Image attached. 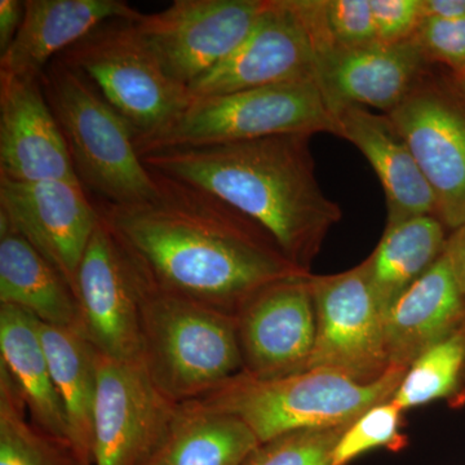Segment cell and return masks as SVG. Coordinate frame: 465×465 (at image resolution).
I'll return each mask as SVG.
<instances>
[{
  "label": "cell",
  "instance_id": "d6986e66",
  "mask_svg": "<svg viewBox=\"0 0 465 465\" xmlns=\"http://www.w3.org/2000/svg\"><path fill=\"white\" fill-rule=\"evenodd\" d=\"M142 15L124 0H26L23 25L0 54V74L41 78L52 60L101 24Z\"/></svg>",
  "mask_w": 465,
  "mask_h": 465
},
{
  "label": "cell",
  "instance_id": "603a6c76",
  "mask_svg": "<svg viewBox=\"0 0 465 465\" xmlns=\"http://www.w3.org/2000/svg\"><path fill=\"white\" fill-rule=\"evenodd\" d=\"M52 378L65 414L70 448L85 463L94 465V424L96 407L97 356L76 329L39 322Z\"/></svg>",
  "mask_w": 465,
  "mask_h": 465
},
{
  "label": "cell",
  "instance_id": "e0dca14e",
  "mask_svg": "<svg viewBox=\"0 0 465 465\" xmlns=\"http://www.w3.org/2000/svg\"><path fill=\"white\" fill-rule=\"evenodd\" d=\"M432 72L414 39L397 45L374 42L316 57V79L327 106L351 104L387 115Z\"/></svg>",
  "mask_w": 465,
  "mask_h": 465
},
{
  "label": "cell",
  "instance_id": "836d02e7",
  "mask_svg": "<svg viewBox=\"0 0 465 465\" xmlns=\"http://www.w3.org/2000/svg\"><path fill=\"white\" fill-rule=\"evenodd\" d=\"M423 20H454L465 17V0H420Z\"/></svg>",
  "mask_w": 465,
  "mask_h": 465
},
{
  "label": "cell",
  "instance_id": "7a4b0ae2",
  "mask_svg": "<svg viewBox=\"0 0 465 465\" xmlns=\"http://www.w3.org/2000/svg\"><path fill=\"white\" fill-rule=\"evenodd\" d=\"M308 134L158 150L149 170L207 192L264 228L299 268L311 272L342 211L316 176Z\"/></svg>",
  "mask_w": 465,
  "mask_h": 465
},
{
  "label": "cell",
  "instance_id": "d4e9b609",
  "mask_svg": "<svg viewBox=\"0 0 465 465\" xmlns=\"http://www.w3.org/2000/svg\"><path fill=\"white\" fill-rule=\"evenodd\" d=\"M448 231L437 215H418L387 224L371 255L363 262L382 312L445 255Z\"/></svg>",
  "mask_w": 465,
  "mask_h": 465
},
{
  "label": "cell",
  "instance_id": "ac0fdd59",
  "mask_svg": "<svg viewBox=\"0 0 465 465\" xmlns=\"http://www.w3.org/2000/svg\"><path fill=\"white\" fill-rule=\"evenodd\" d=\"M329 110L333 134L353 143L381 183L387 198V224L412 216L437 215L432 189L390 115L351 104H336Z\"/></svg>",
  "mask_w": 465,
  "mask_h": 465
},
{
  "label": "cell",
  "instance_id": "8992f818",
  "mask_svg": "<svg viewBox=\"0 0 465 465\" xmlns=\"http://www.w3.org/2000/svg\"><path fill=\"white\" fill-rule=\"evenodd\" d=\"M332 134L316 76L193 100L155 133L134 139L140 157L158 150L247 142L282 134Z\"/></svg>",
  "mask_w": 465,
  "mask_h": 465
},
{
  "label": "cell",
  "instance_id": "f546056e",
  "mask_svg": "<svg viewBox=\"0 0 465 465\" xmlns=\"http://www.w3.org/2000/svg\"><path fill=\"white\" fill-rule=\"evenodd\" d=\"M430 65H442L455 79L465 78V17L423 20L412 36Z\"/></svg>",
  "mask_w": 465,
  "mask_h": 465
},
{
  "label": "cell",
  "instance_id": "7c38bea8",
  "mask_svg": "<svg viewBox=\"0 0 465 465\" xmlns=\"http://www.w3.org/2000/svg\"><path fill=\"white\" fill-rule=\"evenodd\" d=\"M311 274L271 284L235 314L244 374L277 379L308 370L316 341Z\"/></svg>",
  "mask_w": 465,
  "mask_h": 465
},
{
  "label": "cell",
  "instance_id": "9a60e30c",
  "mask_svg": "<svg viewBox=\"0 0 465 465\" xmlns=\"http://www.w3.org/2000/svg\"><path fill=\"white\" fill-rule=\"evenodd\" d=\"M316 76L313 43L289 0H268L251 32L228 57L188 88L191 100Z\"/></svg>",
  "mask_w": 465,
  "mask_h": 465
},
{
  "label": "cell",
  "instance_id": "5b68a950",
  "mask_svg": "<svg viewBox=\"0 0 465 465\" xmlns=\"http://www.w3.org/2000/svg\"><path fill=\"white\" fill-rule=\"evenodd\" d=\"M406 372L391 367L381 381L361 384L327 370H305L277 379L242 371L201 401L240 419L262 443L295 430L353 423L372 406L393 399Z\"/></svg>",
  "mask_w": 465,
  "mask_h": 465
},
{
  "label": "cell",
  "instance_id": "cb8c5ba5",
  "mask_svg": "<svg viewBox=\"0 0 465 465\" xmlns=\"http://www.w3.org/2000/svg\"><path fill=\"white\" fill-rule=\"evenodd\" d=\"M259 445L240 419L189 401L179 403L166 437L145 465H242Z\"/></svg>",
  "mask_w": 465,
  "mask_h": 465
},
{
  "label": "cell",
  "instance_id": "ffe728a7",
  "mask_svg": "<svg viewBox=\"0 0 465 465\" xmlns=\"http://www.w3.org/2000/svg\"><path fill=\"white\" fill-rule=\"evenodd\" d=\"M465 318V299L445 255L384 313L391 366L409 370Z\"/></svg>",
  "mask_w": 465,
  "mask_h": 465
},
{
  "label": "cell",
  "instance_id": "5bb4252c",
  "mask_svg": "<svg viewBox=\"0 0 465 465\" xmlns=\"http://www.w3.org/2000/svg\"><path fill=\"white\" fill-rule=\"evenodd\" d=\"M74 292L79 331L92 347L113 360L142 363L136 281L101 219L79 266Z\"/></svg>",
  "mask_w": 465,
  "mask_h": 465
},
{
  "label": "cell",
  "instance_id": "83f0119b",
  "mask_svg": "<svg viewBox=\"0 0 465 465\" xmlns=\"http://www.w3.org/2000/svg\"><path fill=\"white\" fill-rule=\"evenodd\" d=\"M403 410L393 400L385 401L363 412L349 424L336 445L331 465H348L375 449L401 451L409 440L402 430Z\"/></svg>",
  "mask_w": 465,
  "mask_h": 465
},
{
  "label": "cell",
  "instance_id": "f1b7e54d",
  "mask_svg": "<svg viewBox=\"0 0 465 465\" xmlns=\"http://www.w3.org/2000/svg\"><path fill=\"white\" fill-rule=\"evenodd\" d=\"M348 425L281 434L260 443L242 465H331Z\"/></svg>",
  "mask_w": 465,
  "mask_h": 465
},
{
  "label": "cell",
  "instance_id": "7402d4cb",
  "mask_svg": "<svg viewBox=\"0 0 465 465\" xmlns=\"http://www.w3.org/2000/svg\"><path fill=\"white\" fill-rule=\"evenodd\" d=\"M0 366L16 384L33 423L69 445L65 414L52 378L41 326L24 309L0 305Z\"/></svg>",
  "mask_w": 465,
  "mask_h": 465
},
{
  "label": "cell",
  "instance_id": "8fae6325",
  "mask_svg": "<svg viewBox=\"0 0 465 465\" xmlns=\"http://www.w3.org/2000/svg\"><path fill=\"white\" fill-rule=\"evenodd\" d=\"M94 465H145L168 432L179 403L164 396L139 362L97 356Z\"/></svg>",
  "mask_w": 465,
  "mask_h": 465
},
{
  "label": "cell",
  "instance_id": "3957f363",
  "mask_svg": "<svg viewBox=\"0 0 465 465\" xmlns=\"http://www.w3.org/2000/svg\"><path fill=\"white\" fill-rule=\"evenodd\" d=\"M133 272L140 305L142 365L164 396L176 403L201 400L242 372L234 317L155 289Z\"/></svg>",
  "mask_w": 465,
  "mask_h": 465
},
{
  "label": "cell",
  "instance_id": "2e32d148",
  "mask_svg": "<svg viewBox=\"0 0 465 465\" xmlns=\"http://www.w3.org/2000/svg\"><path fill=\"white\" fill-rule=\"evenodd\" d=\"M0 179L79 182L41 78L0 74Z\"/></svg>",
  "mask_w": 465,
  "mask_h": 465
},
{
  "label": "cell",
  "instance_id": "484cf974",
  "mask_svg": "<svg viewBox=\"0 0 465 465\" xmlns=\"http://www.w3.org/2000/svg\"><path fill=\"white\" fill-rule=\"evenodd\" d=\"M391 400L403 411L437 401L465 405V318L409 367Z\"/></svg>",
  "mask_w": 465,
  "mask_h": 465
},
{
  "label": "cell",
  "instance_id": "44dd1931",
  "mask_svg": "<svg viewBox=\"0 0 465 465\" xmlns=\"http://www.w3.org/2000/svg\"><path fill=\"white\" fill-rule=\"evenodd\" d=\"M0 305L50 326L79 330L74 291L56 268L0 216Z\"/></svg>",
  "mask_w": 465,
  "mask_h": 465
},
{
  "label": "cell",
  "instance_id": "4dcf8cb0",
  "mask_svg": "<svg viewBox=\"0 0 465 465\" xmlns=\"http://www.w3.org/2000/svg\"><path fill=\"white\" fill-rule=\"evenodd\" d=\"M378 42L397 45L410 41L420 26V0H371Z\"/></svg>",
  "mask_w": 465,
  "mask_h": 465
},
{
  "label": "cell",
  "instance_id": "30bf717a",
  "mask_svg": "<svg viewBox=\"0 0 465 465\" xmlns=\"http://www.w3.org/2000/svg\"><path fill=\"white\" fill-rule=\"evenodd\" d=\"M268 0H174L134 21L164 72L189 88L246 38Z\"/></svg>",
  "mask_w": 465,
  "mask_h": 465
},
{
  "label": "cell",
  "instance_id": "277c9868",
  "mask_svg": "<svg viewBox=\"0 0 465 465\" xmlns=\"http://www.w3.org/2000/svg\"><path fill=\"white\" fill-rule=\"evenodd\" d=\"M41 81L82 185L110 204L157 197V174L143 164L133 125L96 85L60 57L48 64Z\"/></svg>",
  "mask_w": 465,
  "mask_h": 465
},
{
  "label": "cell",
  "instance_id": "e575fe53",
  "mask_svg": "<svg viewBox=\"0 0 465 465\" xmlns=\"http://www.w3.org/2000/svg\"><path fill=\"white\" fill-rule=\"evenodd\" d=\"M454 78V76H452ZM455 84H457L459 90L461 91V94L465 96V78L464 79H455Z\"/></svg>",
  "mask_w": 465,
  "mask_h": 465
},
{
  "label": "cell",
  "instance_id": "52a82bcc",
  "mask_svg": "<svg viewBox=\"0 0 465 465\" xmlns=\"http://www.w3.org/2000/svg\"><path fill=\"white\" fill-rule=\"evenodd\" d=\"M84 73L137 137L163 127L192 103L188 88L167 75L134 21L109 20L61 54Z\"/></svg>",
  "mask_w": 465,
  "mask_h": 465
},
{
  "label": "cell",
  "instance_id": "1f68e13d",
  "mask_svg": "<svg viewBox=\"0 0 465 465\" xmlns=\"http://www.w3.org/2000/svg\"><path fill=\"white\" fill-rule=\"evenodd\" d=\"M25 2L0 0V54L8 50L23 25Z\"/></svg>",
  "mask_w": 465,
  "mask_h": 465
},
{
  "label": "cell",
  "instance_id": "6da1fadb",
  "mask_svg": "<svg viewBox=\"0 0 465 465\" xmlns=\"http://www.w3.org/2000/svg\"><path fill=\"white\" fill-rule=\"evenodd\" d=\"M154 173L159 189L153 200L97 206L122 255L146 283L235 317L271 284L311 274L225 202Z\"/></svg>",
  "mask_w": 465,
  "mask_h": 465
},
{
  "label": "cell",
  "instance_id": "ba28073f",
  "mask_svg": "<svg viewBox=\"0 0 465 465\" xmlns=\"http://www.w3.org/2000/svg\"><path fill=\"white\" fill-rule=\"evenodd\" d=\"M316 308V341L308 370H327L361 382L381 381L391 369L384 312L361 264L309 277Z\"/></svg>",
  "mask_w": 465,
  "mask_h": 465
},
{
  "label": "cell",
  "instance_id": "4fadbf2b",
  "mask_svg": "<svg viewBox=\"0 0 465 465\" xmlns=\"http://www.w3.org/2000/svg\"><path fill=\"white\" fill-rule=\"evenodd\" d=\"M85 192L81 182L0 179V216L57 269L73 291L101 219L99 207Z\"/></svg>",
  "mask_w": 465,
  "mask_h": 465
},
{
  "label": "cell",
  "instance_id": "9c48e42d",
  "mask_svg": "<svg viewBox=\"0 0 465 465\" xmlns=\"http://www.w3.org/2000/svg\"><path fill=\"white\" fill-rule=\"evenodd\" d=\"M432 189L449 231L465 223V96L450 74L430 73L391 113Z\"/></svg>",
  "mask_w": 465,
  "mask_h": 465
},
{
  "label": "cell",
  "instance_id": "4316f807",
  "mask_svg": "<svg viewBox=\"0 0 465 465\" xmlns=\"http://www.w3.org/2000/svg\"><path fill=\"white\" fill-rule=\"evenodd\" d=\"M25 401L0 366V465H91L27 420Z\"/></svg>",
  "mask_w": 465,
  "mask_h": 465
},
{
  "label": "cell",
  "instance_id": "d6a6232c",
  "mask_svg": "<svg viewBox=\"0 0 465 465\" xmlns=\"http://www.w3.org/2000/svg\"><path fill=\"white\" fill-rule=\"evenodd\" d=\"M445 258L465 299V223L449 234Z\"/></svg>",
  "mask_w": 465,
  "mask_h": 465
}]
</instances>
